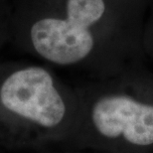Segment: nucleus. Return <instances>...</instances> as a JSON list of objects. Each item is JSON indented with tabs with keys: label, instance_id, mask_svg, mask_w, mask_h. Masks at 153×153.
<instances>
[{
	"label": "nucleus",
	"instance_id": "1",
	"mask_svg": "<svg viewBox=\"0 0 153 153\" xmlns=\"http://www.w3.org/2000/svg\"><path fill=\"white\" fill-rule=\"evenodd\" d=\"M148 0H66L63 17L37 20L33 49L61 67H84L93 81L146 62L142 48Z\"/></svg>",
	"mask_w": 153,
	"mask_h": 153
},
{
	"label": "nucleus",
	"instance_id": "4",
	"mask_svg": "<svg viewBox=\"0 0 153 153\" xmlns=\"http://www.w3.org/2000/svg\"><path fill=\"white\" fill-rule=\"evenodd\" d=\"M142 48L146 61L153 65V0H148L147 13L142 33Z\"/></svg>",
	"mask_w": 153,
	"mask_h": 153
},
{
	"label": "nucleus",
	"instance_id": "3",
	"mask_svg": "<svg viewBox=\"0 0 153 153\" xmlns=\"http://www.w3.org/2000/svg\"><path fill=\"white\" fill-rule=\"evenodd\" d=\"M79 111V96L66 91L49 70H17L0 85V146L71 145Z\"/></svg>",
	"mask_w": 153,
	"mask_h": 153
},
{
	"label": "nucleus",
	"instance_id": "5",
	"mask_svg": "<svg viewBox=\"0 0 153 153\" xmlns=\"http://www.w3.org/2000/svg\"><path fill=\"white\" fill-rule=\"evenodd\" d=\"M69 153H85L84 151H75V152H69ZM91 153H94V152H91Z\"/></svg>",
	"mask_w": 153,
	"mask_h": 153
},
{
	"label": "nucleus",
	"instance_id": "2",
	"mask_svg": "<svg viewBox=\"0 0 153 153\" xmlns=\"http://www.w3.org/2000/svg\"><path fill=\"white\" fill-rule=\"evenodd\" d=\"M72 147L94 153H153V71L144 64L93 81L78 94Z\"/></svg>",
	"mask_w": 153,
	"mask_h": 153
}]
</instances>
